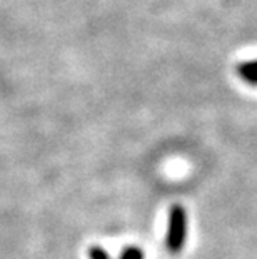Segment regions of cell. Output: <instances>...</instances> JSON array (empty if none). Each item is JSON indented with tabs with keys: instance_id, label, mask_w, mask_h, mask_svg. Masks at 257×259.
Instances as JSON below:
<instances>
[{
	"instance_id": "obj_2",
	"label": "cell",
	"mask_w": 257,
	"mask_h": 259,
	"mask_svg": "<svg viewBox=\"0 0 257 259\" xmlns=\"http://www.w3.org/2000/svg\"><path fill=\"white\" fill-rule=\"evenodd\" d=\"M236 72L240 79L244 82H247L249 85H257V59L239 64Z\"/></svg>"
},
{
	"instance_id": "obj_3",
	"label": "cell",
	"mask_w": 257,
	"mask_h": 259,
	"mask_svg": "<svg viewBox=\"0 0 257 259\" xmlns=\"http://www.w3.org/2000/svg\"><path fill=\"white\" fill-rule=\"evenodd\" d=\"M119 259H144V252L137 246H127L120 252Z\"/></svg>"
},
{
	"instance_id": "obj_1",
	"label": "cell",
	"mask_w": 257,
	"mask_h": 259,
	"mask_svg": "<svg viewBox=\"0 0 257 259\" xmlns=\"http://www.w3.org/2000/svg\"><path fill=\"white\" fill-rule=\"evenodd\" d=\"M187 238V212L184 206L174 204L169 211V224L166 234V247L171 254H179Z\"/></svg>"
},
{
	"instance_id": "obj_4",
	"label": "cell",
	"mask_w": 257,
	"mask_h": 259,
	"mask_svg": "<svg viewBox=\"0 0 257 259\" xmlns=\"http://www.w3.org/2000/svg\"><path fill=\"white\" fill-rule=\"evenodd\" d=\"M89 259H112V256L102 246L95 244L89 247Z\"/></svg>"
}]
</instances>
